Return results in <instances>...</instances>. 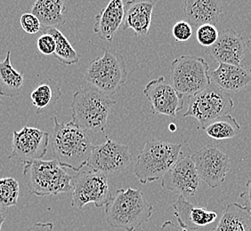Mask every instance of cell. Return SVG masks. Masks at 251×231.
Here are the masks:
<instances>
[{
	"label": "cell",
	"mask_w": 251,
	"mask_h": 231,
	"mask_svg": "<svg viewBox=\"0 0 251 231\" xmlns=\"http://www.w3.org/2000/svg\"><path fill=\"white\" fill-rule=\"evenodd\" d=\"M62 96V91L57 83L48 78L34 89L30 99L37 109V114L43 113L52 108Z\"/></svg>",
	"instance_id": "cell-24"
},
{
	"label": "cell",
	"mask_w": 251,
	"mask_h": 231,
	"mask_svg": "<svg viewBox=\"0 0 251 231\" xmlns=\"http://www.w3.org/2000/svg\"><path fill=\"white\" fill-rule=\"evenodd\" d=\"M144 231L143 230H140V229H136V230H134V231Z\"/></svg>",
	"instance_id": "cell-38"
},
{
	"label": "cell",
	"mask_w": 251,
	"mask_h": 231,
	"mask_svg": "<svg viewBox=\"0 0 251 231\" xmlns=\"http://www.w3.org/2000/svg\"><path fill=\"white\" fill-rule=\"evenodd\" d=\"M64 0H36L31 13L39 20L41 29L57 28L66 23Z\"/></svg>",
	"instance_id": "cell-21"
},
{
	"label": "cell",
	"mask_w": 251,
	"mask_h": 231,
	"mask_svg": "<svg viewBox=\"0 0 251 231\" xmlns=\"http://www.w3.org/2000/svg\"><path fill=\"white\" fill-rule=\"evenodd\" d=\"M187 105L184 117L195 118L204 128L211 121L228 115L232 111L234 103L226 92L211 83L202 91L189 96Z\"/></svg>",
	"instance_id": "cell-8"
},
{
	"label": "cell",
	"mask_w": 251,
	"mask_h": 231,
	"mask_svg": "<svg viewBox=\"0 0 251 231\" xmlns=\"http://www.w3.org/2000/svg\"><path fill=\"white\" fill-rule=\"evenodd\" d=\"M24 82V75L13 67L11 63V51H8L5 60L0 61V96H18Z\"/></svg>",
	"instance_id": "cell-23"
},
{
	"label": "cell",
	"mask_w": 251,
	"mask_h": 231,
	"mask_svg": "<svg viewBox=\"0 0 251 231\" xmlns=\"http://www.w3.org/2000/svg\"><path fill=\"white\" fill-rule=\"evenodd\" d=\"M19 183L13 177L0 179V210L15 207L19 198Z\"/></svg>",
	"instance_id": "cell-27"
},
{
	"label": "cell",
	"mask_w": 251,
	"mask_h": 231,
	"mask_svg": "<svg viewBox=\"0 0 251 231\" xmlns=\"http://www.w3.org/2000/svg\"><path fill=\"white\" fill-rule=\"evenodd\" d=\"M50 135L36 127L25 126L13 134L12 152L9 159L20 163L40 160L48 152Z\"/></svg>",
	"instance_id": "cell-12"
},
{
	"label": "cell",
	"mask_w": 251,
	"mask_h": 231,
	"mask_svg": "<svg viewBox=\"0 0 251 231\" xmlns=\"http://www.w3.org/2000/svg\"><path fill=\"white\" fill-rule=\"evenodd\" d=\"M154 7L155 3L152 0L127 1L121 28L123 30L133 29L137 37L147 36L150 31Z\"/></svg>",
	"instance_id": "cell-16"
},
{
	"label": "cell",
	"mask_w": 251,
	"mask_h": 231,
	"mask_svg": "<svg viewBox=\"0 0 251 231\" xmlns=\"http://www.w3.org/2000/svg\"><path fill=\"white\" fill-rule=\"evenodd\" d=\"M72 206L82 210L88 204L98 208L106 206L112 198L108 177L92 170L79 171L72 179Z\"/></svg>",
	"instance_id": "cell-9"
},
{
	"label": "cell",
	"mask_w": 251,
	"mask_h": 231,
	"mask_svg": "<svg viewBox=\"0 0 251 231\" xmlns=\"http://www.w3.org/2000/svg\"><path fill=\"white\" fill-rule=\"evenodd\" d=\"M129 147L121 144L106 136V140L93 149L87 166L90 170L105 175L121 173L131 164Z\"/></svg>",
	"instance_id": "cell-10"
},
{
	"label": "cell",
	"mask_w": 251,
	"mask_h": 231,
	"mask_svg": "<svg viewBox=\"0 0 251 231\" xmlns=\"http://www.w3.org/2000/svg\"><path fill=\"white\" fill-rule=\"evenodd\" d=\"M153 207L140 189L127 188L117 190L105 206L108 224L116 229L132 231L148 222Z\"/></svg>",
	"instance_id": "cell-2"
},
{
	"label": "cell",
	"mask_w": 251,
	"mask_h": 231,
	"mask_svg": "<svg viewBox=\"0 0 251 231\" xmlns=\"http://www.w3.org/2000/svg\"><path fill=\"white\" fill-rule=\"evenodd\" d=\"M247 47L241 34L233 29H226L219 32L217 42L209 49V54L215 62L240 66L245 57Z\"/></svg>",
	"instance_id": "cell-15"
},
{
	"label": "cell",
	"mask_w": 251,
	"mask_h": 231,
	"mask_svg": "<svg viewBox=\"0 0 251 231\" xmlns=\"http://www.w3.org/2000/svg\"><path fill=\"white\" fill-rule=\"evenodd\" d=\"M211 231H251V211L239 203L227 205L218 226Z\"/></svg>",
	"instance_id": "cell-22"
},
{
	"label": "cell",
	"mask_w": 251,
	"mask_h": 231,
	"mask_svg": "<svg viewBox=\"0 0 251 231\" xmlns=\"http://www.w3.org/2000/svg\"><path fill=\"white\" fill-rule=\"evenodd\" d=\"M170 129L172 132H174L175 130H176V126H175L174 124H171L170 125Z\"/></svg>",
	"instance_id": "cell-37"
},
{
	"label": "cell",
	"mask_w": 251,
	"mask_h": 231,
	"mask_svg": "<svg viewBox=\"0 0 251 231\" xmlns=\"http://www.w3.org/2000/svg\"><path fill=\"white\" fill-rule=\"evenodd\" d=\"M172 35L177 42L188 41L193 35L192 25L185 21L177 22L172 29Z\"/></svg>",
	"instance_id": "cell-29"
},
{
	"label": "cell",
	"mask_w": 251,
	"mask_h": 231,
	"mask_svg": "<svg viewBox=\"0 0 251 231\" xmlns=\"http://www.w3.org/2000/svg\"><path fill=\"white\" fill-rule=\"evenodd\" d=\"M211 83L225 92H239L251 86V68L219 63L209 70Z\"/></svg>",
	"instance_id": "cell-17"
},
{
	"label": "cell",
	"mask_w": 251,
	"mask_h": 231,
	"mask_svg": "<svg viewBox=\"0 0 251 231\" xmlns=\"http://www.w3.org/2000/svg\"><path fill=\"white\" fill-rule=\"evenodd\" d=\"M84 80L107 96L115 94L127 80V70L123 55L106 50L102 56L89 63Z\"/></svg>",
	"instance_id": "cell-6"
},
{
	"label": "cell",
	"mask_w": 251,
	"mask_h": 231,
	"mask_svg": "<svg viewBox=\"0 0 251 231\" xmlns=\"http://www.w3.org/2000/svg\"><path fill=\"white\" fill-rule=\"evenodd\" d=\"M116 104L94 87H82L73 94L72 121L86 131L104 133L111 109Z\"/></svg>",
	"instance_id": "cell-3"
},
{
	"label": "cell",
	"mask_w": 251,
	"mask_h": 231,
	"mask_svg": "<svg viewBox=\"0 0 251 231\" xmlns=\"http://www.w3.org/2000/svg\"><path fill=\"white\" fill-rule=\"evenodd\" d=\"M241 198L246 202V207L251 211V180L247 182L246 190L241 194Z\"/></svg>",
	"instance_id": "cell-34"
},
{
	"label": "cell",
	"mask_w": 251,
	"mask_h": 231,
	"mask_svg": "<svg viewBox=\"0 0 251 231\" xmlns=\"http://www.w3.org/2000/svg\"><path fill=\"white\" fill-rule=\"evenodd\" d=\"M42 33L50 34L55 41V51L53 56L59 63L64 65H73L79 62V57L76 50L67 38L57 28H43Z\"/></svg>",
	"instance_id": "cell-26"
},
{
	"label": "cell",
	"mask_w": 251,
	"mask_h": 231,
	"mask_svg": "<svg viewBox=\"0 0 251 231\" xmlns=\"http://www.w3.org/2000/svg\"><path fill=\"white\" fill-rule=\"evenodd\" d=\"M5 216H4V214L1 212V210H0V231H2V226H3L4 222H5Z\"/></svg>",
	"instance_id": "cell-35"
},
{
	"label": "cell",
	"mask_w": 251,
	"mask_h": 231,
	"mask_svg": "<svg viewBox=\"0 0 251 231\" xmlns=\"http://www.w3.org/2000/svg\"><path fill=\"white\" fill-rule=\"evenodd\" d=\"M191 158L200 178L210 188H218L225 183L230 171V159L215 145L203 147Z\"/></svg>",
	"instance_id": "cell-11"
},
{
	"label": "cell",
	"mask_w": 251,
	"mask_h": 231,
	"mask_svg": "<svg viewBox=\"0 0 251 231\" xmlns=\"http://www.w3.org/2000/svg\"><path fill=\"white\" fill-rule=\"evenodd\" d=\"M24 176L30 195L56 196L72 190V179L57 160H34L24 164Z\"/></svg>",
	"instance_id": "cell-5"
},
{
	"label": "cell",
	"mask_w": 251,
	"mask_h": 231,
	"mask_svg": "<svg viewBox=\"0 0 251 231\" xmlns=\"http://www.w3.org/2000/svg\"><path fill=\"white\" fill-rule=\"evenodd\" d=\"M247 46H248V48L250 49V51H251V36H250L249 41H248V44H247Z\"/></svg>",
	"instance_id": "cell-36"
},
{
	"label": "cell",
	"mask_w": 251,
	"mask_h": 231,
	"mask_svg": "<svg viewBox=\"0 0 251 231\" xmlns=\"http://www.w3.org/2000/svg\"><path fill=\"white\" fill-rule=\"evenodd\" d=\"M160 231H189L187 229L183 228V227L180 226L178 223L177 224H175L174 222H171V221H167L165 222Z\"/></svg>",
	"instance_id": "cell-33"
},
{
	"label": "cell",
	"mask_w": 251,
	"mask_h": 231,
	"mask_svg": "<svg viewBox=\"0 0 251 231\" xmlns=\"http://www.w3.org/2000/svg\"><path fill=\"white\" fill-rule=\"evenodd\" d=\"M144 94L150 101L151 112L154 115L176 117L184 108V95L179 93L172 85L159 77L146 84Z\"/></svg>",
	"instance_id": "cell-13"
},
{
	"label": "cell",
	"mask_w": 251,
	"mask_h": 231,
	"mask_svg": "<svg viewBox=\"0 0 251 231\" xmlns=\"http://www.w3.org/2000/svg\"><path fill=\"white\" fill-rule=\"evenodd\" d=\"M124 9L125 5L123 0H111L109 4L96 15V23L93 29L94 32L102 40L111 42L123 23Z\"/></svg>",
	"instance_id": "cell-19"
},
{
	"label": "cell",
	"mask_w": 251,
	"mask_h": 231,
	"mask_svg": "<svg viewBox=\"0 0 251 231\" xmlns=\"http://www.w3.org/2000/svg\"><path fill=\"white\" fill-rule=\"evenodd\" d=\"M53 130L50 135L53 154L64 168L79 172L87 166L95 145L87 131L70 121L60 123L53 117Z\"/></svg>",
	"instance_id": "cell-1"
},
{
	"label": "cell",
	"mask_w": 251,
	"mask_h": 231,
	"mask_svg": "<svg viewBox=\"0 0 251 231\" xmlns=\"http://www.w3.org/2000/svg\"><path fill=\"white\" fill-rule=\"evenodd\" d=\"M183 145L151 139L138 155L135 164V175L143 184L153 183L165 174L181 159Z\"/></svg>",
	"instance_id": "cell-4"
},
{
	"label": "cell",
	"mask_w": 251,
	"mask_h": 231,
	"mask_svg": "<svg viewBox=\"0 0 251 231\" xmlns=\"http://www.w3.org/2000/svg\"><path fill=\"white\" fill-rule=\"evenodd\" d=\"M203 129L214 140H227L234 138L239 134L241 125L235 117L228 114L211 121Z\"/></svg>",
	"instance_id": "cell-25"
},
{
	"label": "cell",
	"mask_w": 251,
	"mask_h": 231,
	"mask_svg": "<svg viewBox=\"0 0 251 231\" xmlns=\"http://www.w3.org/2000/svg\"><path fill=\"white\" fill-rule=\"evenodd\" d=\"M222 9L220 0H184V15L189 23L196 27L217 24Z\"/></svg>",
	"instance_id": "cell-20"
},
{
	"label": "cell",
	"mask_w": 251,
	"mask_h": 231,
	"mask_svg": "<svg viewBox=\"0 0 251 231\" xmlns=\"http://www.w3.org/2000/svg\"><path fill=\"white\" fill-rule=\"evenodd\" d=\"M173 208L177 223L189 231H196L201 227L211 224L218 218L217 212L208 211L204 207H195L183 196H179Z\"/></svg>",
	"instance_id": "cell-18"
},
{
	"label": "cell",
	"mask_w": 251,
	"mask_h": 231,
	"mask_svg": "<svg viewBox=\"0 0 251 231\" xmlns=\"http://www.w3.org/2000/svg\"><path fill=\"white\" fill-rule=\"evenodd\" d=\"M201 178L190 156L181 158L162 178V188L187 198L198 191Z\"/></svg>",
	"instance_id": "cell-14"
},
{
	"label": "cell",
	"mask_w": 251,
	"mask_h": 231,
	"mask_svg": "<svg viewBox=\"0 0 251 231\" xmlns=\"http://www.w3.org/2000/svg\"><path fill=\"white\" fill-rule=\"evenodd\" d=\"M20 23L23 29L28 34L38 33L42 27L39 20L32 13H27L22 15Z\"/></svg>",
	"instance_id": "cell-30"
},
{
	"label": "cell",
	"mask_w": 251,
	"mask_h": 231,
	"mask_svg": "<svg viewBox=\"0 0 251 231\" xmlns=\"http://www.w3.org/2000/svg\"><path fill=\"white\" fill-rule=\"evenodd\" d=\"M171 83L182 95L193 96L211 84L209 66L203 58L181 55L171 63Z\"/></svg>",
	"instance_id": "cell-7"
},
{
	"label": "cell",
	"mask_w": 251,
	"mask_h": 231,
	"mask_svg": "<svg viewBox=\"0 0 251 231\" xmlns=\"http://www.w3.org/2000/svg\"><path fill=\"white\" fill-rule=\"evenodd\" d=\"M39 53L44 55H53L55 51V41L50 34L43 33L37 41Z\"/></svg>",
	"instance_id": "cell-31"
},
{
	"label": "cell",
	"mask_w": 251,
	"mask_h": 231,
	"mask_svg": "<svg viewBox=\"0 0 251 231\" xmlns=\"http://www.w3.org/2000/svg\"><path fill=\"white\" fill-rule=\"evenodd\" d=\"M219 36L215 25L204 24L199 27L196 32V39L202 46L211 47L217 42Z\"/></svg>",
	"instance_id": "cell-28"
},
{
	"label": "cell",
	"mask_w": 251,
	"mask_h": 231,
	"mask_svg": "<svg viewBox=\"0 0 251 231\" xmlns=\"http://www.w3.org/2000/svg\"><path fill=\"white\" fill-rule=\"evenodd\" d=\"M26 231H54L52 222H37Z\"/></svg>",
	"instance_id": "cell-32"
}]
</instances>
